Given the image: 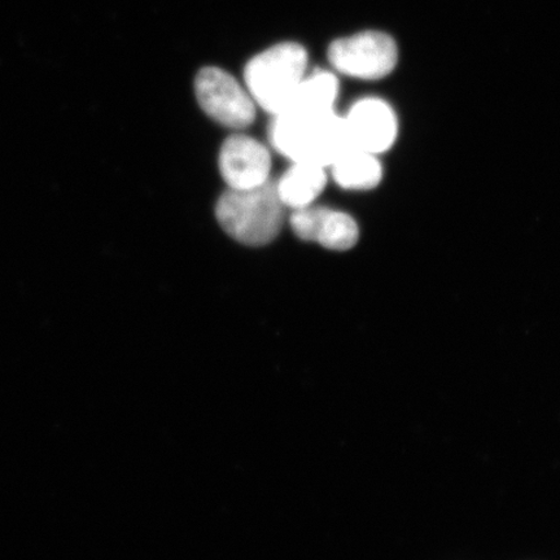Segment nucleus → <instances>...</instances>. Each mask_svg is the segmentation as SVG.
Instances as JSON below:
<instances>
[{"label":"nucleus","instance_id":"nucleus-5","mask_svg":"<svg viewBox=\"0 0 560 560\" xmlns=\"http://www.w3.org/2000/svg\"><path fill=\"white\" fill-rule=\"evenodd\" d=\"M195 94L205 114L225 128L243 130L256 120L257 105L248 90L226 70L202 68L196 75Z\"/></svg>","mask_w":560,"mask_h":560},{"label":"nucleus","instance_id":"nucleus-7","mask_svg":"<svg viewBox=\"0 0 560 560\" xmlns=\"http://www.w3.org/2000/svg\"><path fill=\"white\" fill-rule=\"evenodd\" d=\"M219 165L230 190H252L270 182V152L249 136L229 137L221 147Z\"/></svg>","mask_w":560,"mask_h":560},{"label":"nucleus","instance_id":"nucleus-4","mask_svg":"<svg viewBox=\"0 0 560 560\" xmlns=\"http://www.w3.org/2000/svg\"><path fill=\"white\" fill-rule=\"evenodd\" d=\"M327 58L336 73L360 81H380L394 72L398 50L390 35L361 32L334 40Z\"/></svg>","mask_w":560,"mask_h":560},{"label":"nucleus","instance_id":"nucleus-8","mask_svg":"<svg viewBox=\"0 0 560 560\" xmlns=\"http://www.w3.org/2000/svg\"><path fill=\"white\" fill-rule=\"evenodd\" d=\"M290 222L299 240L330 250L352 249L361 237L354 217L338 209L311 206L293 210Z\"/></svg>","mask_w":560,"mask_h":560},{"label":"nucleus","instance_id":"nucleus-3","mask_svg":"<svg viewBox=\"0 0 560 560\" xmlns=\"http://www.w3.org/2000/svg\"><path fill=\"white\" fill-rule=\"evenodd\" d=\"M284 207L272 182L252 190H229L215 207V217L226 234L249 247L275 241L283 226Z\"/></svg>","mask_w":560,"mask_h":560},{"label":"nucleus","instance_id":"nucleus-10","mask_svg":"<svg viewBox=\"0 0 560 560\" xmlns=\"http://www.w3.org/2000/svg\"><path fill=\"white\" fill-rule=\"evenodd\" d=\"M328 171L314 164L292 163V166L275 184L284 208L299 210L314 205L325 191Z\"/></svg>","mask_w":560,"mask_h":560},{"label":"nucleus","instance_id":"nucleus-6","mask_svg":"<svg viewBox=\"0 0 560 560\" xmlns=\"http://www.w3.org/2000/svg\"><path fill=\"white\" fill-rule=\"evenodd\" d=\"M345 120L353 149L384 156L400 137V121L392 105L380 96H365L350 105Z\"/></svg>","mask_w":560,"mask_h":560},{"label":"nucleus","instance_id":"nucleus-2","mask_svg":"<svg viewBox=\"0 0 560 560\" xmlns=\"http://www.w3.org/2000/svg\"><path fill=\"white\" fill-rule=\"evenodd\" d=\"M306 48L296 42H283L252 58L244 69V86L257 107L276 116L296 94L307 70Z\"/></svg>","mask_w":560,"mask_h":560},{"label":"nucleus","instance_id":"nucleus-9","mask_svg":"<svg viewBox=\"0 0 560 560\" xmlns=\"http://www.w3.org/2000/svg\"><path fill=\"white\" fill-rule=\"evenodd\" d=\"M328 175L342 190L354 192L374 190L384 179L382 156L352 147L328 167Z\"/></svg>","mask_w":560,"mask_h":560},{"label":"nucleus","instance_id":"nucleus-1","mask_svg":"<svg viewBox=\"0 0 560 560\" xmlns=\"http://www.w3.org/2000/svg\"><path fill=\"white\" fill-rule=\"evenodd\" d=\"M269 139L272 149L292 163L314 164L327 171L352 149L338 110L295 103L272 116Z\"/></svg>","mask_w":560,"mask_h":560}]
</instances>
